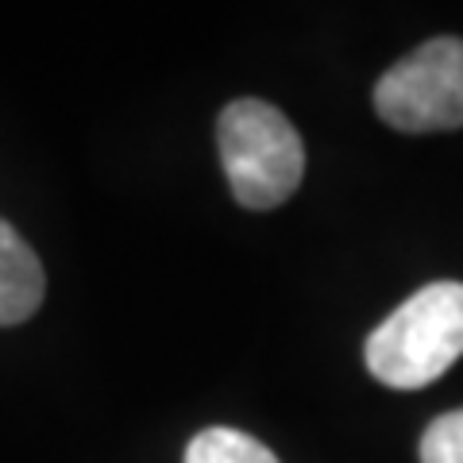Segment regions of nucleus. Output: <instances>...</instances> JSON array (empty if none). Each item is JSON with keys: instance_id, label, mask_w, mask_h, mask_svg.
<instances>
[{"instance_id": "obj_2", "label": "nucleus", "mask_w": 463, "mask_h": 463, "mask_svg": "<svg viewBox=\"0 0 463 463\" xmlns=\"http://www.w3.org/2000/svg\"><path fill=\"white\" fill-rule=\"evenodd\" d=\"M216 139H221L228 185L243 209H279L301 185V174H306L301 136L267 100H232L221 112Z\"/></svg>"}, {"instance_id": "obj_6", "label": "nucleus", "mask_w": 463, "mask_h": 463, "mask_svg": "<svg viewBox=\"0 0 463 463\" xmlns=\"http://www.w3.org/2000/svg\"><path fill=\"white\" fill-rule=\"evenodd\" d=\"M421 463H463V410L440 413L421 437Z\"/></svg>"}, {"instance_id": "obj_3", "label": "nucleus", "mask_w": 463, "mask_h": 463, "mask_svg": "<svg viewBox=\"0 0 463 463\" xmlns=\"http://www.w3.org/2000/svg\"><path fill=\"white\" fill-rule=\"evenodd\" d=\"M374 109L398 132L463 128V39H429L374 85Z\"/></svg>"}, {"instance_id": "obj_5", "label": "nucleus", "mask_w": 463, "mask_h": 463, "mask_svg": "<svg viewBox=\"0 0 463 463\" xmlns=\"http://www.w3.org/2000/svg\"><path fill=\"white\" fill-rule=\"evenodd\" d=\"M185 463H279V456L259 444L255 437H248V432L213 425L190 440Z\"/></svg>"}, {"instance_id": "obj_1", "label": "nucleus", "mask_w": 463, "mask_h": 463, "mask_svg": "<svg viewBox=\"0 0 463 463\" xmlns=\"http://www.w3.org/2000/svg\"><path fill=\"white\" fill-rule=\"evenodd\" d=\"M463 355V282H432L367 336V371L390 390H421Z\"/></svg>"}, {"instance_id": "obj_4", "label": "nucleus", "mask_w": 463, "mask_h": 463, "mask_svg": "<svg viewBox=\"0 0 463 463\" xmlns=\"http://www.w3.org/2000/svg\"><path fill=\"white\" fill-rule=\"evenodd\" d=\"M43 289L47 279H43L39 255L8 221H0V325L27 321L43 306Z\"/></svg>"}]
</instances>
